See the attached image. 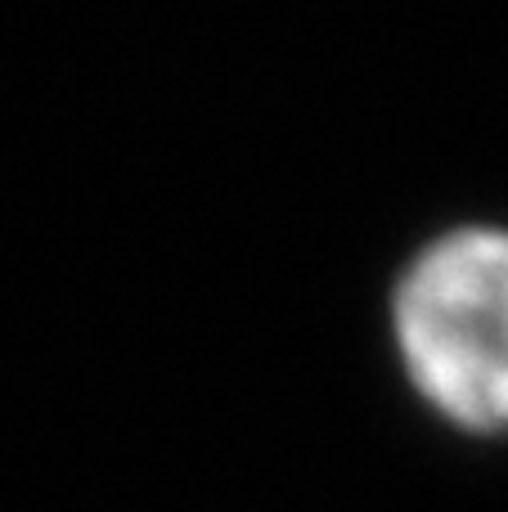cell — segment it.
Returning <instances> with one entry per match:
<instances>
[{
    "mask_svg": "<svg viewBox=\"0 0 508 512\" xmlns=\"http://www.w3.org/2000/svg\"><path fill=\"white\" fill-rule=\"evenodd\" d=\"M401 346L450 418L508 423V234H459L414 265L401 292Z\"/></svg>",
    "mask_w": 508,
    "mask_h": 512,
    "instance_id": "6da1fadb",
    "label": "cell"
}]
</instances>
